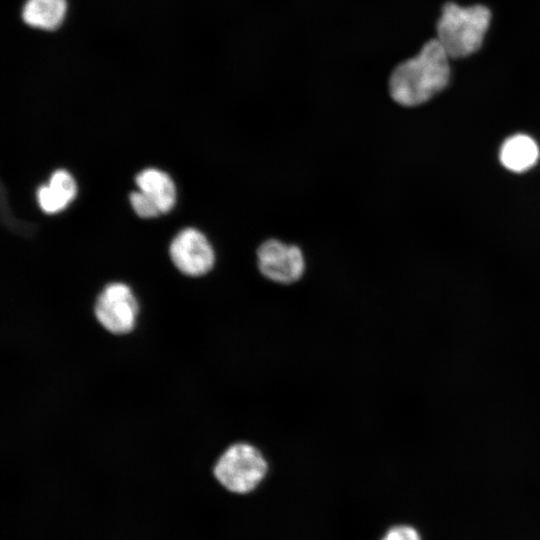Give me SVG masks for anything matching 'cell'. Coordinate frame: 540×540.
I'll return each instance as SVG.
<instances>
[{"mask_svg": "<svg viewBox=\"0 0 540 540\" xmlns=\"http://www.w3.org/2000/svg\"><path fill=\"white\" fill-rule=\"evenodd\" d=\"M450 76V57L436 38L431 39L416 56L395 67L389 79L390 96L402 106H417L441 92Z\"/></svg>", "mask_w": 540, "mask_h": 540, "instance_id": "6da1fadb", "label": "cell"}, {"mask_svg": "<svg viewBox=\"0 0 540 540\" xmlns=\"http://www.w3.org/2000/svg\"><path fill=\"white\" fill-rule=\"evenodd\" d=\"M491 19L492 13L485 5L447 2L436 24V39L450 59L468 57L481 48Z\"/></svg>", "mask_w": 540, "mask_h": 540, "instance_id": "7a4b0ae2", "label": "cell"}, {"mask_svg": "<svg viewBox=\"0 0 540 540\" xmlns=\"http://www.w3.org/2000/svg\"><path fill=\"white\" fill-rule=\"evenodd\" d=\"M270 460L252 441L240 439L227 444L213 466L219 484L234 494L254 491L267 477Z\"/></svg>", "mask_w": 540, "mask_h": 540, "instance_id": "3957f363", "label": "cell"}, {"mask_svg": "<svg viewBox=\"0 0 540 540\" xmlns=\"http://www.w3.org/2000/svg\"><path fill=\"white\" fill-rule=\"evenodd\" d=\"M257 267L260 274L268 281L287 286L301 280L306 264L298 246L269 239L257 250Z\"/></svg>", "mask_w": 540, "mask_h": 540, "instance_id": "277c9868", "label": "cell"}, {"mask_svg": "<svg viewBox=\"0 0 540 540\" xmlns=\"http://www.w3.org/2000/svg\"><path fill=\"white\" fill-rule=\"evenodd\" d=\"M138 305L131 289L124 283L108 284L99 294L94 314L110 333L127 334L135 326Z\"/></svg>", "mask_w": 540, "mask_h": 540, "instance_id": "5b68a950", "label": "cell"}, {"mask_svg": "<svg viewBox=\"0 0 540 540\" xmlns=\"http://www.w3.org/2000/svg\"><path fill=\"white\" fill-rule=\"evenodd\" d=\"M170 257L179 271L193 277L207 274L215 263L211 244L203 233L194 228L183 229L174 237Z\"/></svg>", "mask_w": 540, "mask_h": 540, "instance_id": "8992f818", "label": "cell"}, {"mask_svg": "<svg viewBox=\"0 0 540 540\" xmlns=\"http://www.w3.org/2000/svg\"><path fill=\"white\" fill-rule=\"evenodd\" d=\"M136 184L160 211H170L176 201V188L168 174L155 168H147L136 176Z\"/></svg>", "mask_w": 540, "mask_h": 540, "instance_id": "52a82bcc", "label": "cell"}, {"mask_svg": "<svg viewBox=\"0 0 540 540\" xmlns=\"http://www.w3.org/2000/svg\"><path fill=\"white\" fill-rule=\"evenodd\" d=\"M76 183L73 177L63 169L56 170L49 183L37 190L40 208L49 214L63 210L76 195Z\"/></svg>", "mask_w": 540, "mask_h": 540, "instance_id": "ba28073f", "label": "cell"}, {"mask_svg": "<svg viewBox=\"0 0 540 540\" xmlns=\"http://www.w3.org/2000/svg\"><path fill=\"white\" fill-rule=\"evenodd\" d=\"M539 158V148L534 139L525 134L507 138L499 151L501 164L515 173H522L533 167Z\"/></svg>", "mask_w": 540, "mask_h": 540, "instance_id": "9c48e42d", "label": "cell"}, {"mask_svg": "<svg viewBox=\"0 0 540 540\" xmlns=\"http://www.w3.org/2000/svg\"><path fill=\"white\" fill-rule=\"evenodd\" d=\"M66 11V0H27L21 16L28 26L51 31L61 26Z\"/></svg>", "mask_w": 540, "mask_h": 540, "instance_id": "30bf717a", "label": "cell"}, {"mask_svg": "<svg viewBox=\"0 0 540 540\" xmlns=\"http://www.w3.org/2000/svg\"><path fill=\"white\" fill-rule=\"evenodd\" d=\"M129 198L131 206L138 216L152 218L161 214L158 208L141 191H133Z\"/></svg>", "mask_w": 540, "mask_h": 540, "instance_id": "8fae6325", "label": "cell"}, {"mask_svg": "<svg viewBox=\"0 0 540 540\" xmlns=\"http://www.w3.org/2000/svg\"><path fill=\"white\" fill-rule=\"evenodd\" d=\"M382 540H421V538L413 527L399 525L391 528Z\"/></svg>", "mask_w": 540, "mask_h": 540, "instance_id": "7c38bea8", "label": "cell"}]
</instances>
